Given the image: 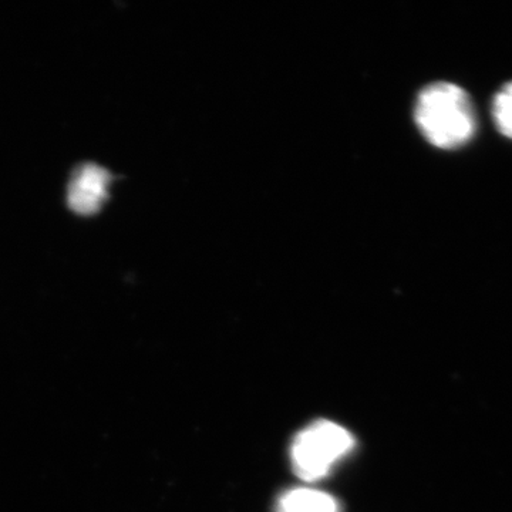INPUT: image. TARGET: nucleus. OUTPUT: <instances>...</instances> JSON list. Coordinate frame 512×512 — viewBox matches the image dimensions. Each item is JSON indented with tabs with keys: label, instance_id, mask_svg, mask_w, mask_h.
Returning a JSON list of instances; mask_svg holds the SVG:
<instances>
[{
	"label": "nucleus",
	"instance_id": "4",
	"mask_svg": "<svg viewBox=\"0 0 512 512\" xmlns=\"http://www.w3.org/2000/svg\"><path fill=\"white\" fill-rule=\"evenodd\" d=\"M275 512H342L333 495L312 487H293L279 495Z\"/></svg>",
	"mask_w": 512,
	"mask_h": 512
},
{
	"label": "nucleus",
	"instance_id": "2",
	"mask_svg": "<svg viewBox=\"0 0 512 512\" xmlns=\"http://www.w3.org/2000/svg\"><path fill=\"white\" fill-rule=\"evenodd\" d=\"M355 446V437L335 421H313L292 441L289 454L293 471L306 483H315L328 477Z\"/></svg>",
	"mask_w": 512,
	"mask_h": 512
},
{
	"label": "nucleus",
	"instance_id": "1",
	"mask_svg": "<svg viewBox=\"0 0 512 512\" xmlns=\"http://www.w3.org/2000/svg\"><path fill=\"white\" fill-rule=\"evenodd\" d=\"M414 119L433 146L457 148L476 134L477 119L470 97L451 83H434L420 93Z\"/></svg>",
	"mask_w": 512,
	"mask_h": 512
},
{
	"label": "nucleus",
	"instance_id": "3",
	"mask_svg": "<svg viewBox=\"0 0 512 512\" xmlns=\"http://www.w3.org/2000/svg\"><path fill=\"white\" fill-rule=\"evenodd\" d=\"M113 177L97 164H83L76 168L67 187V205L79 215H93L101 210L109 198Z\"/></svg>",
	"mask_w": 512,
	"mask_h": 512
},
{
	"label": "nucleus",
	"instance_id": "5",
	"mask_svg": "<svg viewBox=\"0 0 512 512\" xmlns=\"http://www.w3.org/2000/svg\"><path fill=\"white\" fill-rule=\"evenodd\" d=\"M495 126L505 137L512 138V82L505 84L493 100Z\"/></svg>",
	"mask_w": 512,
	"mask_h": 512
}]
</instances>
